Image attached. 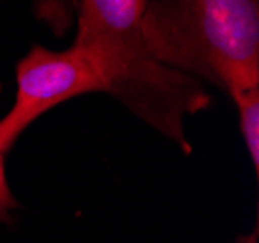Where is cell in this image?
Returning a JSON list of instances; mask_svg holds the SVG:
<instances>
[{"mask_svg": "<svg viewBox=\"0 0 259 243\" xmlns=\"http://www.w3.org/2000/svg\"><path fill=\"white\" fill-rule=\"evenodd\" d=\"M238 108L240 131L244 137V145L248 149L249 160L253 164V172L259 170V85L242 87L230 93Z\"/></svg>", "mask_w": 259, "mask_h": 243, "instance_id": "obj_4", "label": "cell"}, {"mask_svg": "<svg viewBox=\"0 0 259 243\" xmlns=\"http://www.w3.org/2000/svg\"><path fill=\"white\" fill-rule=\"evenodd\" d=\"M16 99L0 118V151L14 147L23 131L39 116L70 99L105 91L95 62L79 46L49 51L33 46L16 70Z\"/></svg>", "mask_w": 259, "mask_h": 243, "instance_id": "obj_3", "label": "cell"}, {"mask_svg": "<svg viewBox=\"0 0 259 243\" xmlns=\"http://www.w3.org/2000/svg\"><path fill=\"white\" fill-rule=\"evenodd\" d=\"M16 199L12 195L8 180H6V170H4V153L0 151V222L10 216V212L16 209Z\"/></svg>", "mask_w": 259, "mask_h": 243, "instance_id": "obj_5", "label": "cell"}, {"mask_svg": "<svg viewBox=\"0 0 259 243\" xmlns=\"http://www.w3.org/2000/svg\"><path fill=\"white\" fill-rule=\"evenodd\" d=\"M74 2L76 0H49L47 4V12H49V20L56 21L58 27H66L68 21H70V14L74 8Z\"/></svg>", "mask_w": 259, "mask_h": 243, "instance_id": "obj_6", "label": "cell"}, {"mask_svg": "<svg viewBox=\"0 0 259 243\" xmlns=\"http://www.w3.org/2000/svg\"><path fill=\"white\" fill-rule=\"evenodd\" d=\"M143 23L164 64L228 95L259 85V0L147 2Z\"/></svg>", "mask_w": 259, "mask_h": 243, "instance_id": "obj_2", "label": "cell"}, {"mask_svg": "<svg viewBox=\"0 0 259 243\" xmlns=\"http://www.w3.org/2000/svg\"><path fill=\"white\" fill-rule=\"evenodd\" d=\"M147 0H77L76 46L95 62L105 91L182 151L184 120L209 95L194 75L164 64L145 31Z\"/></svg>", "mask_w": 259, "mask_h": 243, "instance_id": "obj_1", "label": "cell"}, {"mask_svg": "<svg viewBox=\"0 0 259 243\" xmlns=\"http://www.w3.org/2000/svg\"><path fill=\"white\" fill-rule=\"evenodd\" d=\"M259 235H257V230H253L251 233H246V235H242V237H238L234 243H257Z\"/></svg>", "mask_w": 259, "mask_h": 243, "instance_id": "obj_7", "label": "cell"}]
</instances>
